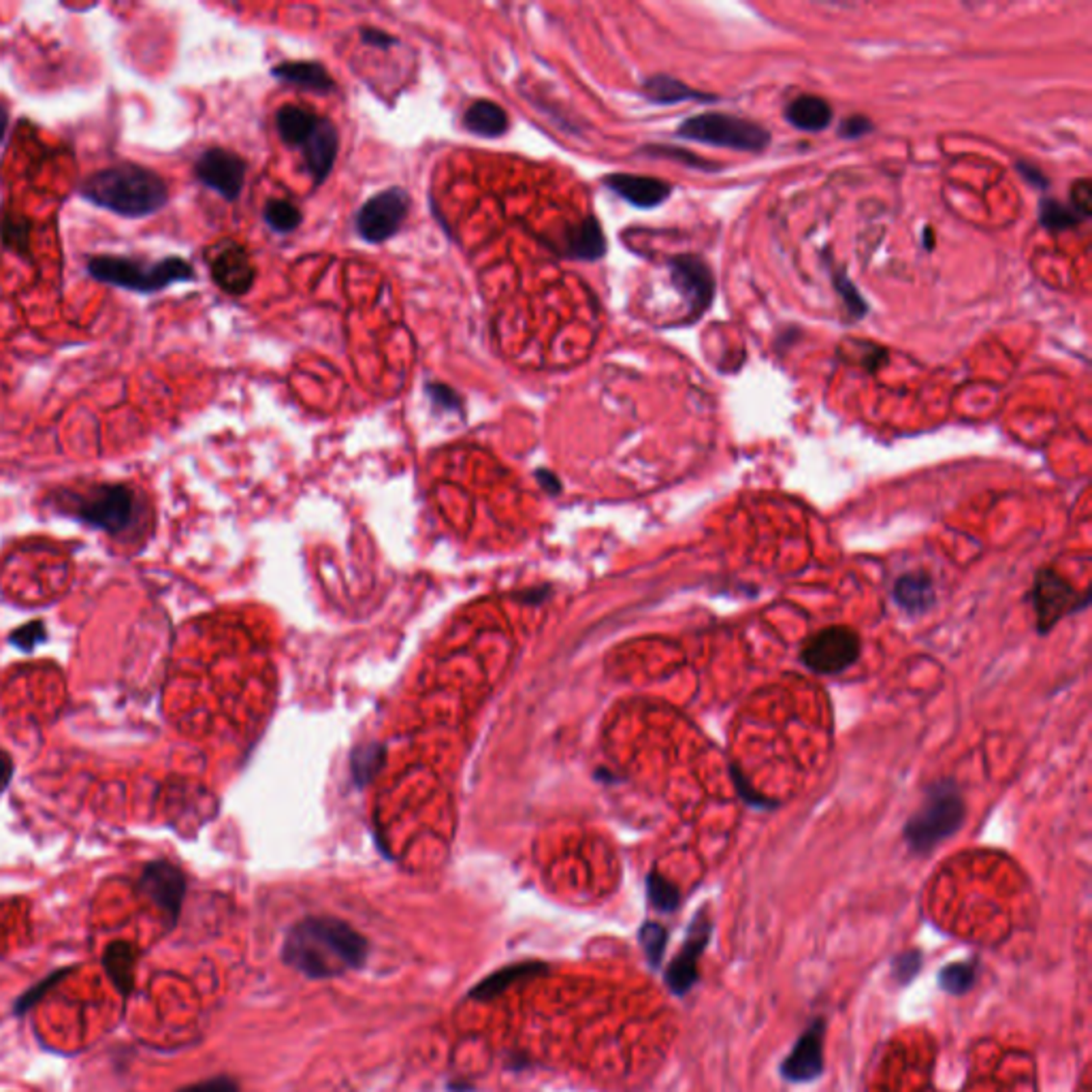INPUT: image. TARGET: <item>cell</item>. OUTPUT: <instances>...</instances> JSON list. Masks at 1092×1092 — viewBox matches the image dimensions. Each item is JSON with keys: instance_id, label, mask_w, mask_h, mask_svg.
Wrapping results in <instances>:
<instances>
[{"instance_id": "cell-1", "label": "cell", "mask_w": 1092, "mask_h": 1092, "mask_svg": "<svg viewBox=\"0 0 1092 1092\" xmlns=\"http://www.w3.org/2000/svg\"><path fill=\"white\" fill-rule=\"evenodd\" d=\"M282 958L303 975L329 979L361 969L368 958V942L341 919L308 917L288 933Z\"/></svg>"}, {"instance_id": "cell-2", "label": "cell", "mask_w": 1092, "mask_h": 1092, "mask_svg": "<svg viewBox=\"0 0 1092 1092\" xmlns=\"http://www.w3.org/2000/svg\"><path fill=\"white\" fill-rule=\"evenodd\" d=\"M79 192L90 204L123 218L151 216L169 201L165 179L151 169L133 163L96 171L82 181Z\"/></svg>"}, {"instance_id": "cell-3", "label": "cell", "mask_w": 1092, "mask_h": 1092, "mask_svg": "<svg viewBox=\"0 0 1092 1092\" xmlns=\"http://www.w3.org/2000/svg\"><path fill=\"white\" fill-rule=\"evenodd\" d=\"M967 805L952 778L937 781L926 792L922 806L905 824V841L915 854H928L952 836L965 822Z\"/></svg>"}, {"instance_id": "cell-4", "label": "cell", "mask_w": 1092, "mask_h": 1092, "mask_svg": "<svg viewBox=\"0 0 1092 1092\" xmlns=\"http://www.w3.org/2000/svg\"><path fill=\"white\" fill-rule=\"evenodd\" d=\"M88 273L98 282L135 292H158L176 282L195 280V269L188 260L169 257L158 262L135 260L126 257H95L88 260Z\"/></svg>"}, {"instance_id": "cell-5", "label": "cell", "mask_w": 1092, "mask_h": 1092, "mask_svg": "<svg viewBox=\"0 0 1092 1092\" xmlns=\"http://www.w3.org/2000/svg\"><path fill=\"white\" fill-rule=\"evenodd\" d=\"M67 502L68 514L111 535L126 533L141 519L139 495L126 484H95L82 493H68Z\"/></svg>"}, {"instance_id": "cell-6", "label": "cell", "mask_w": 1092, "mask_h": 1092, "mask_svg": "<svg viewBox=\"0 0 1092 1092\" xmlns=\"http://www.w3.org/2000/svg\"><path fill=\"white\" fill-rule=\"evenodd\" d=\"M676 135L697 141V144L736 151H764L771 144V133L762 124L738 116L720 114V111H706V114L687 118L676 128Z\"/></svg>"}, {"instance_id": "cell-7", "label": "cell", "mask_w": 1092, "mask_h": 1092, "mask_svg": "<svg viewBox=\"0 0 1092 1092\" xmlns=\"http://www.w3.org/2000/svg\"><path fill=\"white\" fill-rule=\"evenodd\" d=\"M860 651V636L843 625H836V628L817 632L806 641L801 651V662L815 674H838L858 662Z\"/></svg>"}, {"instance_id": "cell-8", "label": "cell", "mask_w": 1092, "mask_h": 1092, "mask_svg": "<svg viewBox=\"0 0 1092 1092\" xmlns=\"http://www.w3.org/2000/svg\"><path fill=\"white\" fill-rule=\"evenodd\" d=\"M412 205L410 195L399 186H393L361 205L355 218V227L361 239L369 244H382L401 229Z\"/></svg>"}, {"instance_id": "cell-9", "label": "cell", "mask_w": 1092, "mask_h": 1092, "mask_svg": "<svg viewBox=\"0 0 1092 1092\" xmlns=\"http://www.w3.org/2000/svg\"><path fill=\"white\" fill-rule=\"evenodd\" d=\"M1033 602L1039 632H1048L1063 616L1076 613L1078 609H1084L1088 604V595H1079L1078 589L1071 587L1063 576H1058L1056 572L1041 570L1035 581Z\"/></svg>"}, {"instance_id": "cell-10", "label": "cell", "mask_w": 1092, "mask_h": 1092, "mask_svg": "<svg viewBox=\"0 0 1092 1092\" xmlns=\"http://www.w3.org/2000/svg\"><path fill=\"white\" fill-rule=\"evenodd\" d=\"M669 267L672 285L690 306V318L704 316L715 299V278L706 260L696 255H679L669 260Z\"/></svg>"}, {"instance_id": "cell-11", "label": "cell", "mask_w": 1092, "mask_h": 1092, "mask_svg": "<svg viewBox=\"0 0 1092 1092\" xmlns=\"http://www.w3.org/2000/svg\"><path fill=\"white\" fill-rule=\"evenodd\" d=\"M195 174L204 186L216 190L222 199L235 201L246 181V160L235 151L209 148L199 156Z\"/></svg>"}, {"instance_id": "cell-12", "label": "cell", "mask_w": 1092, "mask_h": 1092, "mask_svg": "<svg viewBox=\"0 0 1092 1092\" xmlns=\"http://www.w3.org/2000/svg\"><path fill=\"white\" fill-rule=\"evenodd\" d=\"M139 889L169 919H176L186 896V877L169 862H150L139 877Z\"/></svg>"}, {"instance_id": "cell-13", "label": "cell", "mask_w": 1092, "mask_h": 1092, "mask_svg": "<svg viewBox=\"0 0 1092 1092\" xmlns=\"http://www.w3.org/2000/svg\"><path fill=\"white\" fill-rule=\"evenodd\" d=\"M207 262L211 278L229 295H244L252 288L255 267H252L248 252L241 246L232 244V241H222L211 250Z\"/></svg>"}, {"instance_id": "cell-14", "label": "cell", "mask_w": 1092, "mask_h": 1092, "mask_svg": "<svg viewBox=\"0 0 1092 1092\" xmlns=\"http://www.w3.org/2000/svg\"><path fill=\"white\" fill-rule=\"evenodd\" d=\"M709 937H711V924L706 922L702 915H697L692 924L690 937H687L683 949L679 952V956L672 960V965L669 967V975H666V982H669L672 993L685 995L687 990L696 984L697 956L702 954V949L706 947V943H709Z\"/></svg>"}, {"instance_id": "cell-15", "label": "cell", "mask_w": 1092, "mask_h": 1092, "mask_svg": "<svg viewBox=\"0 0 1092 1092\" xmlns=\"http://www.w3.org/2000/svg\"><path fill=\"white\" fill-rule=\"evenodd\" d=\"M303 150V160H306V169L308 174L314 179V184L320 186L322 181H325L331 174L333 165H336V158H338V150H340V137H338V128L336 124L331 123L327 118H320L318 124L314 128V133H312L306 144L301 146Z\"/></svg>"}, {"instance_id": "cell-16", "label": "cell", "mask_w": 1092, "mask_h": 1092, "mask_svg": "<svg viewBox=\"0 0 1092 1092\" xmlns=\"http://www.w3.org/2000/svg\"><path fill=\"white\" fill-rule=\"evenodd\" d=\"M824 1024L822 1020L813 1023V1026L798 1039L792 1054L785 1058L783 1063V1078L790 1081H811L815 1079L824 1069Z\"/></svg>"}, {"instance_id": "cell-17", "label": "cell", "mask_w": 1092, "mask_h": 1092, "mask_svg": "<svg viewBox=\"0 0 1092 1092\" xmlns=\"http://www.w3.org/2000/svg\"><path fill=\"white\" fill-rule=\"evenodd\" d=\"M604 184L616 197H621L623 201H628V204L641 209L662 205L672 195V186L669 181L646 176L613 174L604 179Z\"/></svg>"}, {"instance_id": "cell-18", "label": "cell", "mask_w": 1092, "mask_h": 1092, "mask_svg": "<svg viewBox=\"0 0 1092 1092\" xmlns=\"http://www.w3.org/2000/svg\"><path fill=\"white\" fill-rule=\"evenodd\" d=\"M606 252V237L598 218H585L576 227H570L563 237V255L579 260H598Z\"/></svg>"}, {"instance_id": "cell-19", "label": "cell", "mask_w": 1092, "mask_h": 1092, "mask_svg": "<svg viewBox=\"0 0 1092 1092\" xmlns=\"http://www.w3.org/2000/svg\"><path fill=\"white\" fill-rule=\"evenodd\" d=\"M273 77L280 82H287L292 86L314 90V93H331L336 90V82L327 73V68L320 63H312V60H292V63H282L273 67Z\"/></svg>"}, {"instance_id": "cell-20", "label": "cell", "mask_w": 1092, "mask_h": 1092, "mask_svg": "<svg viewBox=\"0 0 1092 1092\" xmlns=\"http://www.w3.org/2000/svg\"><path fill=\"white\" fill-rule=\"evenodd\" d=\"M785 120L798 130L806 133H819L833 123V107L828 100L815 95H803L794 98L785 109Z\"/></svg>"}, {"instance_id": "cell-21", "label": "cell", "mask_w": 1092, "mask_h": 1092, "mask_svg": "<svg viewBox=\"0 0 1092 1092\" xmlns=\"http://www.w3.org/2000/svg\"><path fill=\"white\" fill-rule=\"evenodd\" d=\"M892 595L903 611L919 614L935 604V585L926 572H909L896 581Z\"/></svg>"}, {"instance_id": "cell-22", "label": "cell", "mask_w": 1092, "mask_h": 1092, "mask_svg": "<svg viewBox=\"0 0 1092 1092\" xmlns=\"http://www.w3.org/2000/svg\"><path fill=\"white\" fill-rule=\"evenodd\" d=\"M463 124L478 137H500L508 130V116L493 100H477L463 114Z\"/></svg>"}, {"instance_id": "cell-23", "label": "cell", "mask_w": 1092, "mask_h": 1092, "mask_svg": "<svg viewBox=\"0 0 1092 1092\" xmlns=\"http://www.w3.org/2000/svg\"><path fill=\"white\" fill-rule=\"evenodd\" d=\"M318 120L320 116L312 114V111L303 109L299 105H285L278 109L276 126L285 144L292 148H301L306 144V139L314 133Z\"/></svg>"}, {"instance_id": "cell-24", "label": "cell", "mask_w": 1092, "mask_h": 1092, "mask_svg": "<svg viewBox=\"0 0 1092 1092\" xmlns=\"http://www.w3.org/2000/svg\"><path fill=\"white\" fill-rule=\"evenodd\" d=\"M642 95L646 100H651L655 105H674V103H681V100H713V95H704V93H697V90L690 88L687 84L679 82V79H674L670 75H653L649 79H644L642 84Z\"/></svg>"}, {"instance_id": "cell-25", "label": "cell", "mask_w": 1092, "mask_h": 1092, "mask_svg": "<svg viewBox=\"0 0 1092 1092\" xmlns=\"http://www.w3.org/2000/svg\"><path fill=\"white\" fill-rule=\"evenodd\" d=\"M135 963H137V954H135L133 945L120 942V943H114V945L107 947L103 965L107 969L111 982L116 984V988L123 995H128L130 990H133Z\"/></svg>"}, {"instance_id": "cell-26", "label": "cell", "mask_w": 1092, "mask_h": 1092, "mask_svg": "<svg viewBox=\"0 0 1092 1092\" xmlns=\"http://www.w3.org/2000/svg\"><path fill=\"white\" fill-rule=\"evenodd\" d=\"M262 218H265L267 227L276 232H282V235H287V232H292L299 225H301V211L288 204V201H282V199H273L265 205V211H262Z\"/></svg>"}, {"instance_id": "cell-27", "label": "cell", "mask_w": 1092, "mask_h": 1092, "mask_svg": "<svg viewBox=\"0 0 1092 1092\" xmlns=\"http://www.w3.org/2000/svg\"><path fill=\"white\" fill-rule=\"evenodd\" d=\"M1039 222L1050 231H1065L1079 225L1081 218L1069 205L1058 204L1054 199H1044L1039 204Z\"/></svg>"}, {"instance_id": "cell-28", "label": "cell", "mask_w": 1092, "mask_h": 1092, "mask_svg": "<svg viewBox=\"0 0 1092 1092\" xmlns=\"http://www.w3.org/2000/svg\"><path fill=\"white\" fill-rule=\"evenodd\" d=\"M535 969H538L535 965H519V967H510V969H505V970H500V973H495L491 979H487V982H482V984L477 988V993H474V996H478V998H491V996H495L498 993H502V990H504L505 986H510L512 982H517V979H523L525 975L533 973Z\"/></svg>"}, {"instance_id": "cell-29", "label": "cell", "mask_w": 1092, "mask_h": 1092, "mask_svg": "<svg viewBox=\"0 0 1092 1092\" xmlns=\"http://www.w3.org/2000/svg\"><path fill=\"white\" fill-rule=\"evenodd\" d=\"M833 282H834V290L838 292V295H841L845 308L849 310V314H852L854 318H864L868 314V306H866V301L862 299L860 292H858L854 282L849 280L843 271H834Z\"/></svg>"}, {"instance_id": "cell-30", "label": "cell", "mask_w": 1092, "mask_h": 1092, "mask_svg": "<svg viewBox=\"0 0 1092 1092\" xmlns=\"http://www.w3.org/2000/svg\"><path fill=\"white\" fill-rule=\"evenodd\" d=\"M646 889H649V898L653 907L660 909V912H674L676 905H679V892H676V887L660 875L653 873L649 879H646Z\"/></svg>"}, {"instance_id": "cell-31", "label": "cell", "mask_w": 1092, "mask_h": 1092, "mask_svg": "<svg viewBox=\"0 0 1092 1092\" xmlns=\"http://www.w3.org/2000/svg\"><path fill=\"white\" fill-rule=\"evenodd\" d=\"M973 967L970 965H963V963H954L949 965L942 970V977H939V982H942L943 990L952 995H963L973 984Z\"/></svg>"}, {"instance_id": "cell-32", "label": "cell", "mask_w": 1092, "mask_h": 1092, "mask_svg": "<svg viewBox=\"0 0 1092 1092\" xmlns=\"http://www.w3.org/2000/svg\"><path fill=\"white\" fill-rule=\"evenodd\" d=\"M641 943L644 947L646 958H649L653 965H660L666 947V930L660 924L653 922L644 924L641 930Z\"/></svg>"}, {"instance_id": "cell-33", "label": "cell", "mask_w": 1092, "mask_h": 1092, "mask_svg": "<svg viewBox=\"0 0 1092 1092\" xmlns=\"http://www.w3.org/2000/svg\"><path fill=\"white\" fill-rule=\"evenodd\" d=\"M382 760V750L378 745H369V747H363L361 751L355 753V760H352V771H355V777L361 778V781H366L373 773H376V768L380 766Z\"/></svg>"}, {"instance_id": "cell-34", "label": "cell", "mask_w": 1092, "mask_h": 1092, "mask_svg": "<svg viewBox=\"0 0 1092 1092\" xmlns=\"http://www.w3.org/2000/svg\"><path fill=\"white\" fill-rule=\"evenodd\" d=\"M644 151H649L651 156H664V158H670V160H679V163L687 165V167H697V169H715L713 163L709 160H702L694 156L692 151H685L681 148H670V146H646Z\"/></svg>"}, {"instance_id": "cell-35", "label": "cell", "mask_w": 1092, "mask_h": 1092, "mask_svg": "<svg viewBox=\"0 0 1092 1092\" xmlns=\"http://www.w3.org/2000/svg\"><path fill=\"white\" fill-rule=\"evenodd\" d=\"M28 232H30V225L26 220H15V218H7L3 222V241L5 246H9L12 250H26L28 248Z\"/></svg>"}, {"instance_id": "cell-36", "label": "cell", "mask_w": 1092, "mask_h": 1092, "mask_svg": "<svg viewBox=\"0 0 1092 1092\" xmlns=\"http://www.w3.org/2000/svg\"><path fill=\"white\" fill-rule=\"evenodd\" d=\"M424 391H427L429 399H431L433 403H436L438 408H444V410H461V399H459V396H457V393H454L450 387H447V384L429 382L427 387H424Z\"/></svg>"}, {"instance_id": "cell-37", "label": "cell", "mask_w": 1092, "mask_h": 1092, "mask_svg": "<svg viewBox=\"0 0 1092 1092\" xmlns=\"http://www.w3.org/2000/svg\"><path fill=\"white\" fill-rule=\"evenodd\" d=\"M1090 205H1092V188H1090V181L1088 179H1079L1071 188V204L1069 207L1076 211V214L1084 220L1090 216Z\"/></svg>"}, {"instance_id": "cell-38", "label": "cell", "mask_w": 1092, "mask_h": 1092, "mask_svg": "<svg viewBox=\"0 0 1092 1092\" xmlns=\"http://www.w3.org/2000/svg\"><path fill=\"white\" fill-rule=\"evenodd\" d=\"M919 965H922V960H919L917 952H909V954H903L901 958H898L894 963V975L898 977V982H901V984L912 982V979L915 977V973L919 970Z\"/></svg>"}, {"instance_id": "cell-39", "label": "cell", "mask_w": 1092, "mask_h": 1092, "mask_svg": "<svg viewBox=\"0 0 1092 1092\" xmlns=\"http://www.w3.org/2000/svg\"><path fill=\"white\" fill-rule=\"evenodd\" d=\"M873 130V123L864 116H849L841 123V128H838V133L845 139H858L866 133H871Z\"/></svg>"}, {"instance_id": "cell-40", "label": "cell", "mask_w": 1092, "mask_h": 1092, "mask_svg": "<svg viewBox=\"0 0 1092 1092\" xmlns=\"http://www.w3.org/2000/svg\"><path fill=\"white\" fill-rule=\"evenodd\" d=\"M181 1092H239V1088L231 1078H211L205 1081H199L195 1086H188Z\"/></svg>"}, {"instance_id": "cell-41", "label": "cell", "mask_w": 1092, "mask_h": 1092, "mask_svg": "<svg viewBox=\"0 0 1092 1092\" xmlns=\"http://www.w3.org/2000/svg\"><path fill=\"white\" fill-rule=\"evenodd\" d=\"M361 39H363V43H368L371 47H378V49H389L393 45H397L396 37H391L389 33H382V30H378V28H363Z\"/></svg>"}, {"instance_id": "cell-42", "label": "cell", "mask_w": 1092, "mask_h": 1092, "mask_svg": "<svg viewBox=\"0 0 1092 1092\" xmlns=\"http://www.w3.org/2000/svg\"><path fill=\"white\" fill-rule=\"evenodd\" d=\"M63 977H65V970H63V973H58V975L47 977V979H45V982H43L41 986H37V988L30 990V993H28V995H26V996H24L22 1000H19V1007H15V1009L19 1011V1014H22V1011H26V1009H28L30 1005H33V1003H35V1000L41 998V996H43V995L47 993V990H49V988H52V986H54V984L58 982V979H63Z\"/></svg>"}, {"instance_id": "cell-43", "label": "cell", "mask_w": 1092, "mask_h": 1092, "mask_svg": "<svg viewBox=\"0 0 1092 1092\" xmlns=\"http://www.w3.org/2000/svg\"><path fill=\"white\" fill-rule=\"evenodd\" d=\"M1018 171H1020V176H1023L1030 186L1041 188V190L1048 188V177L1044 176V171L1033 167L1030 163H1026V160H1020V163H1018Z\"/></svg>"}, {"instance_id": "cell-44", "label": "cell", "mask_w": 1092, "mask_h": 1092, "mask_svg": "<svg viewBox=\"0 0 1092 1092\" xmlns=\"http://www.w3.org/2000/svg\"><path fill=\"white\" fill-rule=\"evenodd\" d=\"M12 777H14V760H12V755L0 750V794H3V792L7 790L9 783H12Z\"/></svg>"}, {"instance_id": "cell-45", "label": "cell", "mask_w": 1092, "mask_h": 1092, "mask_svg": "<svg viewBox=\"0 0 1092 1092\" xmlns=\"http://www.w3.org/2000/svg\"><path fill=\"white\" fill-rule=\"evenodd\" d=\"M535 477H538V480H540V482L544 484V489H549L551 493L560 491V480H558V478H555L551 472H544V470H540L538 474H535Z\"/></svg>"}, {"instance_id": "cell-46", "label": "cell", "mask_w": 1092, "mask_h": 1092, "mask_svg": "<svg viewBox=\"0 0 1092 1092\" xmlns=\"http://www.w3.org/2000/svg\"><path fill=\"white\" fill-rule=\"evenodd\" d=\"M7 126H9V111L3 103H0V144H3V139L7 135Z\"/></svg>"}]
</instances>
